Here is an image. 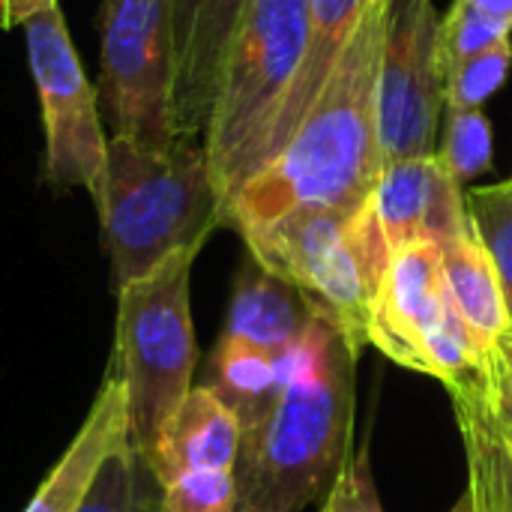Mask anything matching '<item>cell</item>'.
<instances>
[{
  "mask_svg": "<svg viewBox=\"0 0 512 512\" xmlns=\"http://www.w3.org/2000/svg\"><path fill=\"white\" fill-rule=\"evenodd\" d=\"M384 0L363 15L318 102L291 141L234 195L225 225L243 237L303 210H357L384 171L378 144V69Z\"/></svg>",
  "mask_w": 512,
  "mask_h": 512,
  "instance_id": "6da1fadb",
  "label": "cell"
},
{
  "mask_svg": "<svg viewBox=\"0 0 512 512\" xmlns=\"http://www.w3.org/2000/svg\"><path fill=\"white\" fill-rule=\"evenodd\" d=\"M114 288H123L177 252L198 249L222 222V201L204 141L108 138L105 174L93 195Z\"/></svg>",
  "mask_w": 512,
  "mask_h": 512,
  "instance_id": "7a4b0ae2",
  "label": "cell"
},
{
  "mask_svg": "<svg viewBox=\"0 0 512 512\" xmlns=\"http://www.w3.org/2000/svg\"><path fill=\"white\" fill-rule=\"evenodd\" d=\"M309 45V0H249L222 72L204 153L225 210L267 165L273 129L297 84Z\"/></svg>",
  "mask_w": 512,
  "mask_h": 512,
  "instance_id": "3957f363",
  "label": "cell"
},
{
  "mask_svg": "<svg viewBox=\"0 0 512 512\" xmlns=\"http://www.w3.org/2000/svg\"><path fill=\"white\" fill-rule=\"evenodd\" d=\"M354 351L342 342L312 381L282 387L258 423L243 429L234 465V512H303L351 453Z\"/></svg>",
  "mask_w": 512,
  "mask_h": 512,
  "instance_id": "277c9868",
  "label": "cell"
},
{
  "mask_svg": "<svg viewBox=\"0 0 512 512\" xmlns=\"http://www.w3.org/2000/svg\"><path fill=\"white\" fill-rule=\"evenodd\" d=\"M243 240L252 261L300 288L360 357L393 258L372 198L357 210H303Z\"/></svg>",
  "mask_w": 512,
  "mask_h": 512,
  "instance_id": "5b68a950",
  "label": "cell"
},
{
  "mask_svg": "<svg viewBox=\"0 0 512 512\" xmlns=\"http://www.w3.org/2000/svg\"><path fill=\"white\" fill-rule=\"evenodd\" d=\"M198 249L177 252L153 273L117 288L114 372L126 387L129 441L147 456L192 390L198 363L189 279Z\"/></svg>",
  "mask_w": 512,
  "mask_h": 512,
  "instance_id": "8992f818",
  "label": "cell"
},
{
  "mask_svg": "<svg viewBox=\"0 0 512 512\" xmlns=\"http://www.w3.org/2000/svg\"><path fill=\"white\" fill-rule=\"evenodd\" d=\"M447 63L435 0H384L378 144L384 165L438 153Z\"/></svg>",
  "mask_w": 512,
  "mask_h": 512,
  "instance_id": "52a82bcc",
  "label": "cell"
},
{
  "mask_svg": "<svg viewBox=\"0 0 512 512\" xmlns=\"http://www.w3.org/2000/svg\"><path fill=\"white\" fill-rule=\"evenodd\" d=\"M168 0H102V99L117 135L177 141Z\"/></svg>",
  "mask_w": 512,
  "mask_h": 512,
  "instance_id": "ba28073f",
  "label": "cell"
},
{
  "mask_svg": "<svg viewBox=\"0 0 512 512\" xmlns=\"http://www.w3.org/2000/svg\"><path fill=\"white\" fill-rule=\"evenodd\" d=\"M27 60L36 81L45 129V177L57 189L99 192L108 156L96 93L69 39L60 6L36 12L24 24Z\"/></svg>",
  "mask_w": 512,
  "mask_h": 512,
  "instance_id": "9c48e42d",
  "label": "cell"
},
{
  "mask_svg": "<svg viewBox=\"0 0 512 512\" xmlns=\"http://www.w3.org/2000/svg\"><path fill=\"white\" fill-rule=\"evenodd\" d=\"M453 315L456 306L447 294L438 246L429 240L408 243L393 252L384 273L369 321V345L399 366L423 372L426 333L447 324Z\"/></svg>",
  "mask_w": 512,
  "mask_h": 512,
  "instance_id": "30bf717a",
  "label": "cell"
},
{
  "mask_svg": "<svg viewBox=\"0 0 512 512\" xmlns=\"http://www.w3.org/2000/svg\"><path fill=\"white\" fill-rule=\"evenodd\" d=\"M174 24V120L177 135L204 141L219 72L249 0H168Z\"/></svg>",
  "mask_w": 512,
  "mask_h": 512,
  "instance_id": "8fae6325",
  "label": "cell"
},
{
  "mask_svg": "<svg viewBox=\"0 0 512 512\" xmlns=\"http://www.w3.org/2000/svg\"><path fill=\"white\" fill-rule=\"evenodd\" d=\"M372 207L393 252L420 240L441 246L471 228L462 186L438 153L384 165Z\"/></svg>",
  "mask_w": 512,
  "mask_h": 512,
  "instance_id": "7c38bea8",
  "label": "cell"
},
{
  "mask_svg": "<svg viewBox=\"0 0 512 512\" xmlns=\"http://www.w3.org/2000/svg\"><path fill=\"white\" fill-rule=\"evenodd\" d=\"M243 426L216 390L192 387L144 456L159 486L189 471H234Z\"/></svg>",
  "mask_w": 512,
  "mask_h": 512,
  "instance_id": "4fadbf2b",
  "label": "cell"
},
{
  "mask_svg": "<svg viewBox=\"0 0 512 512\" xmlns=\"http://www.w3.org/2000/svg\"><path fill=\"white\" fill-rule=\"evenodd\" d=\"M129 438L126 387L117 372L102 381L78 435L69 441L60 462L42 480L24 512H78L108 453Z\"/></svg>",
  "mask_w": 512,
  "mask_h": 512,
  "instance_id": "5bb4252c",
  "label": "cell"
},
{
  "mask_svg": "<svg viewBox=\"0 0 512 512\" xmlns=\"http://www.w3.org/2000/svg\"><path fill=\"white\" fill-rule=\"evenodd\" d=\"M450 396L468 450L471 507L474 512H512V438L489 402L486 366L453 387Z\"/></svg>",
  "mask_w": 512,
  "mask_h": 512,
  "instance_id": "9a60e30c",
  "label": "cell"
},
{
  "mask_svg": "<svg viewBox=\"0 0 512 512\" xmlns=\"http://www.w3.org/2000/svg\"><path fill=\"white\" fill-rule=\"evenodd\" d=\"M312 321V306L300 288L249 261L234 285L225 333L246 339L267 354H282Z\"/></svg>",
  "mask_w": 512,
  "mask_h": 512,
  "instance_id": "2e32d148",
  "label": "cell"
},
{
  "mask_svg": "<svg viewBox=\"0 0 512 512\" xmlns=\"http://www.w3.org/2000/svg\"><path fill=\"white\" fill-rule=\"evenodd\" d=\"M375 0H309V45L306 60L297 75V84L285 102V111L273 129L270 141V159L291 141L309 108L318 102L333 66L345 54L348 42L354 39L363 15L369 12ZM267 159V162H270Z\"/></svg>",
  "mask_w": 512,
  "mask_h": 512,
  "instance_id": "e0dca14e",
  "label": "cell"
},
{
  "mask_svg": "<svg viewBox=\"0 0 512 512\" xmlns=\"http://www.w3.org/2000/svg\"><path fill=\"white\" fill-rule=\"evenodd\" d=\"M438 252H441V264H444L447 294H450L456 312L471 327V333L480 339V345L492 354L495 345H501L507 336H512V327L495 267H492L474 225L468 231H462L459 237L441 243Z\"/></svg>",
  "mask_w": 512,
  "mask_h": 512,
  "instance_id": "ac0fdd59",
  "label": "cell"
},
{
  "mask_svg": "<svg viewBox=\"0 0 512 512\" xmlns=\"http://www.w3.org/2000/svg\"><path fill=\"white\" fill-rule=\"evenodd\" d=\"M210 390L222 396L225 405L237 414L240 426L249 429L264 417V411L279 396L276 357L264 348L222 333L210 357Z\"/></svg>",
  "mask_w": 512,
  "mask_h": 512,
  "instance_id": "d6986e66",
  "label": "cell"
},
{
  "mask_svg": "<svg viewBox=\"0 0 512 512\" xmlns=\"http://www.w3.org/2000/svg\"><path fill=\"white\" fill-rule=\"evenodd\" d=\"M159 501L162 486L156 474L126 438L102 462L78 512H159Z\"/></svg>",
  "mask_w": 512,
  "mask_h": 512,
  "instance_id": "ffe728a7",
  "label": "cell"
},
{
  "mask_svg": "<svg viewBox=\"0 0 512 512\" xmlns=\"http://www.w3.org/2000/svg\"><path fill=\"white\" fill-rule=\"evenodd\" d=\"M471 225L495 267L512 327V180L465 195Z\"/></svg>",
  "mask_w": 512,
  "mask_h": 512,
  "instance_id": "44dd1931",
  "label": "cell"
},
{
  "mask_svg": "<svg viewBox=\"0 0 512 512\" xmlns=\"http://www.w3.org/2000/svg\"><path fill=\"white\" fill-rule=\"evenodd\" d=\"M438 156L459 186L483 174L495 156L486 114L480 108H444V138L438 144Z\"/></svg>",
  "mask_w": 512,
  "mask_h": 512,
  "instance_id": "7402d4cb",
  "label": "cell"
},
{
  "mask_svg": "<svg viewBox=\"0 0 512 512\" xmlns=\"http://www.w3.org/2000/svg\"><path fill=\"white\" fill-rule=\"evenodd\" d=\"M512 24L480 9L471 0H453L447 18H444V63L447 72L459 66L462 60L483 54L495 48L498 42L510 39Z\"/></svg>",
  "mask_w": 512,
  "mask_h": 512,
  "instance_id": "603a6c76",
  "label": "cell"
},
{
  "mask_svg": "<svg viewBox=\"0 0 512 512\" xmlns=\"http://www.w3.org/2000/svg\"><path fill=\"white\" fill-rule=\"evenodd\" d=\"M512 60V42L504 39L495 48L474 54L447 72L444 108H480L507 78Z\"/></svg>",
  "mask_w": 512,
  "mask_h": 512,
  "instance_id": "cb8c5ba5",
  "label": "cell"
},
{
  "mask_svg": "<svg viewBox=\"0 0 512 512\" xmlns=\"http://www.w3.org/2000/svg\"><path fill=\"white\" fill-rule=\"evenodd\" d=\"M234 471H189L162 486L159 512H234Z\"/></svg>",
  "mask_w": 512,
  "mask_h": 512,
  "instance_id": "d4e9b609",
  "label": "cell"
},
{
  "mask_svg": "<svg viewBox=\"0 0 512 512\" xmlns=\"http://www.w3.org/2000/svg\"><path fill=\"white\" fill-rule=\"evenodd\" d=\"M321 512H384L372 477L369 447L348 453L345 465L339 468L336 480L327 489Z\"/></svg>",
  "mask_w": 512,
  "mask_h": 512,
  "instance_id": "484cf974",
  "label": "cell"
},
{
  "mask_svg": "<svg viewBox=\"0 0 512 512\" xmlns=\"http://www.w3.org/2000/svg\"><path fill=\"white\" fill-rule=\"evenodd\" d=\"M486 393L498 420L512 438V336L495 345L486 360Z\"/></svg>",
  "mask_w": 512,
  "mask_h": 512,
  "instance_id": "4316f807",
  "label": "cell"
},
{
  "mask_svg": "<svg viewBox=\"0 0 512 512\" xmlns=\"http://www.w3.org/2000/svg\"><path fill=\"white\" fill-rule=\"evenodd\" d=\"M57 6V0H0V27H24L36 12Z\"/></svg>",
  "mask_w": 512,
  "mask_h": 512,
  "instance_id": "83f0119b",
  "label": "cell"
},
{
  "mask_svg": "<svg viewBox=\"0 0 512 512\" xmlns=\"http://www.w3.org/2000/svg\"><path fill=\"white\" fill-rule=\"evenodd\" d=\"M471 3H477L480 9H486V12H492V15L512 24V0H471Z\"/></svg>",
  "mask_w": 512,
  "mask_h": 512,
  "instance_id": "f1b7e54d",
  "label": "cell"
},
{
  "mask_svg": "<svg viewBox=\"0 0 512 512\" xmlns=\"http://www.w3.org/2000/svg\"><path fill=\"white\" fill-rule=\"evenodd\" d=\"M450 512H474V507H471V498H468V492L462 495V501H459V504H456V507H453Z\"/></svg>",
  "mask_w": 512,
  "mask_h": 512,
  "instance_id": "f546056e",
  "label": "cell"
}]
</instances>
